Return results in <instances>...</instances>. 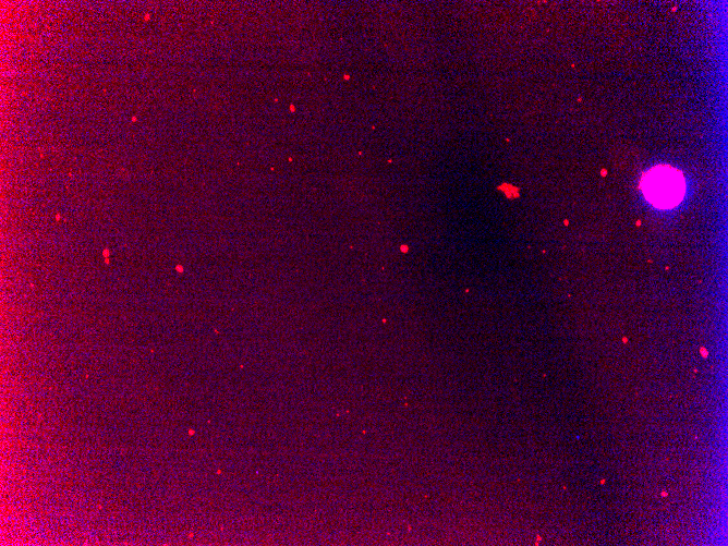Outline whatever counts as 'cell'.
Segmentation results:
<instances>
[{
    "mask_svg": "<svg viewBox=\"0 0 728 546\" xmlns=\"http://www.w3.org/2000/svg\"><path fill=\"white\" fill-rule=\"evenodd\" d=\"M640 189L653 206L662 209L672 208L683 198L684 177L680 170L671 166L658 165L642 175Z\"/></svg>",
    "mask_w": 728,
    "mask_h": 546,
    "instance_id": "1",
    "label": "cell"
}]
</instances>
